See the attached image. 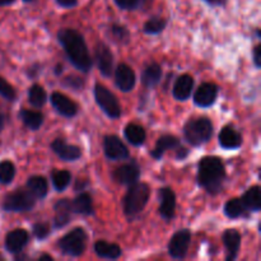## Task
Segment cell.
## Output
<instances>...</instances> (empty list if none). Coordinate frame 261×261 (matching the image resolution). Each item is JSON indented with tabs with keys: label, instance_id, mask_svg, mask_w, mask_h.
I'll return each instance as SVG.
<instances>
[{
	"label": "cell",
	"instance_id": "1",
	"mask_svg": "<svg viewBox=\"0 0 261 261\" xmlns=\"http://www.w3.org/2000/svg\"><path fill=\"white\" fill-rule=\"evenodd\" d=\"M58 41L63 46L64 53L74 68L82 73H88L91 70L93 60L89 55L88 46L81 32L71 28H63L58 32Z\"/></svg>",
	"mask_w": 261,
	"mask_h": 261
},
{
	"label": "cell",
	"instance_id": "2",
	"mask_svg": "<svg viewBox=\"0 0 261 261\" xmlns=\"http://www.w3.org/2000/svg\"><path fill=\"white\" fill-rule=\"evenodd\" d=\"M198 185L211 195H217L223 189L226 181V167L222 158L217 155H206L200 160L196 175Z\"/></svg>",
	"mask_w": 261,
	"mask_h": 261
},
{
	"label": "cell",
	"instance_id": "3",
	"mask_svg": "<svg viewBox=\"0 0 261 261\" xmlns=\"http://www.w3.org/2000/svg\"><path fill=\"white\" fill-rule=\"evenodd\" d=\"M150 198V188L145 182H135L129 185L126 194L124 196V213L129 218L142 213Z\"/></svg>",
	"mask_w": 261,
	"mask_h": 261
},
{
	"label": "cell",
	"instance_id": "4",
	"mask_svg": "<svg viewBox=\"0 0 261 261\" xmlns=\"http://www.w3.org/2000/svg\"><path fill=\"white\" fill-rule=\"evenodd\" d=\"M214 133L213 122L208 117H196L189 120L184 126V137L193 147H200L212 139Z\"/></svg>",
	"mask_w": 261,
	"mask_h": 261
},
{
	"label": "cell",
	"instance_id": "5",
	"mask_svg": "<svg viewBox=\"0 0 261 261\" xmlns=\"http://www.w3.org/2000/svg\"><path fill=\"white\" fill-rule=\"evenodd\" d=\"M87 240H88V236H87V232L84 231V228L75 227L59 240L58 246L64 255L78 257L83 255L84 250H86Z\"/></svg>",
	"mask_w": 261,
	"mask_h": 261
},
{
	"label": "cell",
	"instance_id": "6",
	"mask_svg": "<svg viewBox=\"0 0 261 261\" xmlns=\"http://www.w3.org/2000/svg\"><path fill=\"white\" fill-rule=\"evenodd\" d=\"M36 198L24 189H18L8 194L3 200V209L5 212H13V213H24L31 212L35 208Z\"/></svg>",
	"mask_w": 261,
	"mask_h": 261
},
{
	"label": "cell",
	"instance_id": "7",
	"mask_svg": "<svg viewBox=\"0 0 261 261\" xmlns=\"http://www.w3.org/2000/svg\"><path fill=\"white\" fill-rule=\"evenodd\" d=\"M94 99L98 105L99 109L110 117V119H119L121 116V106H120L119 99L116 98L114 93L101 83L94 84L93 89Z\"/></svg>",
	"mask_w": 261,
	"mask_h": 261
},
{
	"label": "cell",
	"instance_id": "8",
	"mask_svg": "<svg viewBox=\"0 0 261 261\" xmlns=\"http://www.w3.org/2000/svg\"><path fill=\"white\" fill-rule=\"evenodd\" d=\"M191 244V232L189 229H180L171 237L167 251L172 259L182 260L188 255Z\"/></svg>",
	"mask_w": 261,
	"mask_h": 261
},
{
	"label": "cell",
	"instance_id": "9",
	"mask_svg": "<svg viewBox=\"0 0 261 261\" xmlns=\"http://www.w3.org/2000/svg\"><path fill=\"white\" fill-rule=\"evenodd\" d=\"M103 152L110 161H124L130 157V152L125 143L117 135L112 134L105 137Z\"/></svg>",
	"mask_w": 261,
	"mask_h": 261
},
{
	"label": "cell",
	"instance_id": "10",
	"mask_svg": "<svg viewBox=\"0 0 261 261\" xmlns=\"http://www.w3.org/2000/svg\"><path fill=\"white\" fill-rule=\"evenodd\" d=\"M140 178V167L134 160L130 162L124 163L115 168L112 172V180L120 185H132V184L138 182Z\"/></svg>",
	"mask_w": 261,
	"mask_h": 261
},
{
	"label": "cell",
	"instance_id": "11",
	"mask_svg": "<svg viewBox=\"0 0 261 261\" xmlns=\"http://www.w3.org/2000/svg\"><path fill=\"white\" fill-rule=\"evenodd\" d=\"M219 87L212 82H205L198 87L196 92L194 93V103L201 109H208L213 106L214 102L218 97Z\"/></svg>",
	"mask_w": 261,
	"mask_h": 261
},
{
	"label": "cell",
	"instance_id": "12",
	"mask_svg": "<svg viewBox=\"0 0 261 261\" xmlns=\"http://www.w3.org/2000/svg\"><path fill=\"white\" fill-rule=\"evenodd\" d=\"M94 59H96L99 73L103 76L111 75L114 71V54L106 43H97V46L94 47Z\"/></svg>",
	"mask_w": 261,
	"mask_h": 261
},
{
	"label": "cell",
	"instance_id": "13",
	"mask_svg": "<svg viewBox=\"0 0 261 261\" xmlns=\"http://www.w3.org/2000/svg\"><path fill=\"white\" fill-rule=\"evenodd\" d=\"M50 102L53 105L54 110L60 116L66 117V119H71L78 112V105L73 99L69 98L68 96L60 93V92H54L50 96Z\"/></svg>",
	"mask_w": 261,
	"mask_h": 261
},
{
	"label": "cell",
	"instance_id": "14",
	"mask_svg": "<svg viewBox=\"0 0 261 261\" xmlns=\"http://www.w3.org/2000/svg\"><path fill=\"white\" fill-rule=\"evenodd\" d=\"M115 84L122 92H130L137 84V75L132 66L121 63L115 69Z\"/></svg>",
	"mask_w": 261,
	"mask_h": 261
},
{
	"label": "cell",
	"instance_id": "15",
	"mask_svg": "<svg viewBox=\"0 0 261 261\" xmlns=\"http://www.w3.org/2000/svg\"><path fill=\"white\" fill-rule=\"evenodd\" d=\"M28 242H30L28 232L23 228H15L5 236L4 245L8 252L13 255H18L22 254L23 249L27 246Z\"/></svg>",
	"mask_w": 261,
	"mask_h": 261
},
{
	"label": "cell",
	"instance_id": "16",
	"mask_svg": "<svg viewBox=\"0 0 261 261\" xmlns=\"http://www.w3.org/2000/svg\"><path fill=\"white\" fill-rule=\"evenodd\" d=\"M160 199V216L166 222H171L175 217L176 212V195L171 188H162L158 193Z\"/></svg>",
	"mask_w": 261,
	"mask_h": 261
},
{
	"label": "cell",
	"instance_id": "17",
	"mask_svg": "<svg viewBox=\"0 0 261 261\" xmlns=\"http://www.w3.org/2000/svg\"><path fill=\"white\" fill-rule=\"evenodd\" d=\"M51 149L60 160L66 161V162H74V161H78L82 157L81 148L76 147V145L69 144L61 138L54 139V142L51 143Z\"/></svg>",
	"mask_w": 261,
	"mask_h": 261
},
{
	"label": "cell",
	"instance_id": "18",
	"mask_svg": "<svg viewBox=\"0 0 261 261\" xmlns=\"http://www.w3.org/2000/svg\"><path fill=\"white\" fill-rule=\"evenodd\" d=\"M218 142L219 145H221L223 149L233 150L239 149L240 147L244 143V139H242V135L233 125H226L223 126V129L221 130L218 135Z\"/></svg>",
	"mask_w": 261,
	"mask_h": 261
},
{
	"label": "cell",
	"instance_id": "19",
	"mask_svg": "<svg viewBox=\"0 0 261 261\" xmlns=\"http://www.w3.org/2000/svg\"><path fill=\"white\" fill-rule=\"evenodd\" d=\"M222 241L227 251V261H233L239 256L240 247H241V233L234 228H228L222 234Z\"/></svg>",
	"mask_w": 261,
	"mask_h": 261
},
{
	"label": "cell",
	"instance_id": "20",
	"mask_svg": "<svg viewBox=\"0 0 261 261\" xmlns=\"http://www.w3.org/2000/svg\"><path fill=\"white\" fill-rule=\"evenodd\" d=\"M54 212H55L54 227L58 229L64 228V227L70 223L71 213H73L71 201L69 199H60V200H58L54 204Z\"/></svg>",
	"mask_w": 261,
	"mask_h": 261
},
{
	"label": "cell",
	"instance_id": "21",
	"mask_svg": "<svg viewBox=\"0 0 261 261\" xmlns=\"http://www.w3.org/2000/svg\"><path fill=\"white\" fill-rule=\"evenodd\" d=\"M181 144L180 139L177 137L172 134H163L158 138V140L155 142L154 148L150 150V157L154 158L155 161L162 160V157L165 155V153L167 150H173Z\"/></svg>",
	"mask_w": 261,
	"mask_h": 261
},
{
	"label": "cell",
	"instance_id": "22",
	"mask_svg": "<svg viewBox=\"0 0 261 261\" xmlns=\"http://www.w3.org/2000/svg\"><path fill=\"white\" fill-rule=\"evenodd\" d=\"M194 78L190 74H182L176 79L172 88V94L177 101H188L194 89Z\"/></svg>",
	"mask_w": 261,
	"mask_h": 261
},
{
	"label": "cell",
	"instance_id": "23",
	"mask_svg": "<svg viewBox=\"0 0 261 261\" xmlns=\"http://www.w3.org/2000/svg\"><path fill=\"white\" fill-rule=\"evenodd\" d=\"M162 66L157 63H150L142 73V84L148 89H153L162 81Z\"/></svg>",
	"mask_w": 261,
	"mask_h": 261
},
{
	"label": "cell",
	"instance_id": "24",
	"mask_svg": "<svg viewBox=\"0 0 261 261\" xmlns=\"http://www.w3.org/2000/svg\"><path fill=\"white\" fill-rule=\"evenodd\" d=\"M25 188H27V190L35 196L36 200H42V199H45L46 196H47L48 185H47V180H46L43 176H40V175L31 176V177L27 180Z\"/></svg>",
	"mask_w": 261,
	"mask_h": 261
},
{
	"label": "cell",
	"instance_id": "25",
	"mask_svg": "<svg viewBox=\"0 0 261 261\" xmlns=\"http://www.w3.org/2000/svg\"><path fill=\"white\" fill-rule=\"evenodd\" d=\"M71 209H73V213L81 214V216H92V214H94L93 200H92L91 194H78L71 200Z\"/></svg>",
	"mask_w": 261,
	"mask_h": 261
},
{
	"label": "cell",
	"instance_id": "26",
	"mask_svg": "<svg viewBox=\"0 0 261 261\" xmlns=\"http://www.w3.org/2000/svg\"><path fill=\"white\" fill-rule=\"evenodd\" d=\"M94 252L98 257L101 259H107V260H116L121 256L122 251L121 247L116 244H109L105 240H99L94 244L93 246Z\"/></svg>",
	"mask_w": 261,
	"mask_h": 261
},
{
	"label": "cell",
	"instance_id": "27",
	"mask_svg": "<svg viewBox=\"0 0 261 261\" xmlns=\"http://www.w3.org/2000/svg\"><path fill=\"white\" fill-rule=\"evenodd\" d=\"M124 135L125 139L134 147H140L144 144L145 139H147V133H145L144 127L135 122H130L125 126Z\"/></svg>",
	"mask_w": 261,
	"mask_h": 261
},
{
	"label": "cell",
	"instance_id": "28",
	"mask_svg": "<svg viewBox=\"0 0 261 261\" xmlns=\"http://www.w3.org/2000/svg\"><path fill=\"white\" fill-rule=\"evenodd\" d=\"M241 200L244 203L245 208L252 213H257L261 211V198H260V186L254 185L245 191L241 196Z\"/></svg>",
	"mask_w": 261,
	"mask_h": 261
},
{
	"label": "cell",
	"instance_id": "29",
	"mask_svg": "<svg viewBox=\"0 0 261 261\" xmlns=\"http://www.w3.org/2000/svg\"><path fill=\"white\" fill-rule=\"evenodd\" d=\"M19 119L22 120L24 126L27 129L32 130V132L40 129L43 124V115L40 111H36V110L22 109L19 111Z\"/></svg>",
	"mask_w": 261,
	"mask_h": 261
},
{
	"label": "cell",
	"instance_id": "30",
	"mask_svg": "<svg viewBox=\"0 0 261 261\" xmlns=\"http://www.w3.org/2000/svg\"><path fill=\"white\" fill-rule=\"evenodd\" d=\"M247 213H249V211L245 208L241 198L229 199V200L224 204V214H226L227 218L237 219L241 218V217H246Z\"/></svg>",
	"mask_w": 261,
	"mask_h": 261
},
{
	"label": "cell",
	"instance_id": "31",
	"mask_svg": "<svg viewBox=\"0 0 261 261\" xmlns=\"http://www.w3.org/2000/svg\"><path fill=\"white\" fill-rule=\"evenodd\" d=\"M51 181L58 193H63L71 181V173L68 170H54L51 172Z\"/></svg>",
	"mask_w": 261,
	"mask_h": 261
},
{
	"label": "cell",
	"instance_id": "32",
	"mask_svg": "<svg viewBox=\"0 0 261 261\" xmlns=\"http://www.w3.org/2000/svg\"><path fill=\"white\" fill-rule=\"evenodd\" d=\"M28 101L36 109H40L47 101V93H46L45 88L40 84H33L31 88L28 89Z\"/></svg>",
	"mask_w": 261,
	"mask_h": 261
},
{
	"label": "cell",
	"instance_id": "33",
	"mask_svg": "<svg viewBox=\"0 0 261 261\" xmlns=\"http://www.w3.org/2000/svg\"><path fill=\"white\" fill-rule=\"evenodd\" d=\"M166 27H167V19H165L162 17H158V15H154V17L149 18L144 23L143 31L147 35H160V33H162L165 31Z\"/></svg>",
	"mask_w": 261,
	"mask_h": 261
},
{
	"label": "cell",
	"instance_id": "34",
	"mask_svg": "<svg viewBox=\"0 0 261 261\" xmlns=\"http://www.w3.org/2000/svg\"><path fill=\"white\" fill-rule=\"evenodd\" d=\"M110 36L116 43L125 45L130 40V31L127 30L126 25L120 24V23H112L110 25Z\"/></svg>",
	"mask_w": 261,
	"mask_h": 261
},
{
	"label": "cell",
	"instance_id": "35",
	"mask_svg": "<svg viewBox=\"0 0 261 261\" xmlns=\"http://www.w3.org/2000/svg\"><path fill=\"white\" fill-rule=\"evenodd\" d=\"M15 177V166L10 161H3L0 162V184L8 185L12 182Z\"/></svg>",
	"mask_w": 261,
	"mask_h": 261
},
{
	"label": "cell",
	"instance_id": "36",
	"mask_svg": "<svg viewBox=\"0 0 261 261\" xmlns=\"http://www.w3.org/2000/svg\"><path fill=\"white\" fill-rule=\"evenodd\" d=\"M32 233L40 241L47 239L51 233L50 224L46 223V222H37V223H35L32 226Z\"/></svg>",
	"mask_w": 261,
	"mask_h": 261
},
{
	"label": "cell",
	"instance_id": "37",
	"mask_svg": "<svg viewBox=\"0 0 261 261\" xmlns=\"http://www.w3.org/2000/svg\"><path fill=\"white\" fill-rule=\"evenodd\" d=\"M0 96L7 99V101H14L15 97H17V92L13 88L12 84L5 81L4 78H2V76H0Z\"/></svg>",
	"mask_w": 261,
	"mask_h": 261
},
{
	"label": "cell",
	"instance_id": "38",
	"mask_svg": "<svg viewBox=\"0 0 261 261\" xmlns=\"http://www.w3.org/2000/svg\"><path fill=\"white\" fill-rule=\"evenodd\" d=\"M63 86L73 91H82L84 88V79L78 75H68L63 79Z\"/></svg>",
	"mask_w": 261,
	"mask_h": 261
},
{
	"label": "cell",
	"instance_id": "39",
	"mask_svg": "<svg viewBox=\"0 0 261 261\" xmlns=\"http://www.w3.org/2000/svg\"><path fill=\"white\" fill-rule=\"evenodd\" d=\"M114 2L122 10H137L142 7L144 0H114Z\"/></svg>",
	"mask_w": 261,
	"mask_h": 261
},
{
	"label": "cell",
	"instance_id": "40",
	"mask_svg": "<svg viewBox=\"0 0 261 261\" xmlns=\"http://www.w3.org/2000/svg\"><path fill=\"white\" fill-rule=\"evenodd\" d=\"M173 150H175V157H176V160H178V161L185 160V158L189 155V152H190V150H189L188 148L182 147V145H181V144L178 145V147L176 148V149H173Z\"/></svg>",
	"mask_w": 261,
	"mask_h": 261
},
{
	"label": "cell",
	"instance_id": "41",
	"mask_svg": "<svg viewBox=\"0 0 261 261\" xmlns=\"http://www.w3.org/2000/svg\"><path fill=\"white\" fill-rule=\"evenodd\" d=\"M261 46L260 45H256L254 47V50H252V59H254V64L255 66H256L257 69L261 68Z\"/></svg>",
	"mask_w": 261,
	"mask_h": 261
},
{
	"label": "cell",
	"instance_id": "42",
	"mask_svg": "<svg viewBox=\"0 0 261 261\" xmlns=\"http://www.w3.org/2000/svg\"><path fill=\"white\" fill-rule=\"evenodd\" d=\"M56 4L61 8H65V9H70V8L76 7L78 4V0H55Z\"/></svg>",
	"mask_w": 261,
	"mask_h": 261
},
{
	"label": "cell",
	"instance_id": "43",
	"mask_svg": "<svg viewBox=\"0 0 261 261\" xmlns=\"http://www.w3.org/2000/svg\"><path fill=\"white\" fill-rule=\"evenodd\" d=\"M41 69H42V68H41L40 64H35V65H32V66H30V68H28L27 75L30 76L31 79L37 78L38 74H40V71H41Z\"/></svg>",
	"mask_w": 261,
	"mask_h": 261
},
{
	"label": "cell",
	"instance_id": "44",
	"mask_svg": "<svg viewBox=\"0 0 261 261\" xmlns=\"http://www.w3.org/2000/svg\"><path fill=\"white\" fill-rule=\"evenodd\" d=\"M87 185H88V181H87V178H79V180H76L75 185H74V190L82 191L87 188Z\"/></svg>",
	"mask_w": 261,
	"mask_h": 261
},
{
	"label": "cell",
	"instance_id": "45",
	"mask_svg": "<svg viewBox=\"0 0 261 261\" xmlns=\"http://www.w3.org/2000/svg\"><path fill=\"white\" fill-rule=\"evenodd\" d=\"M204 2L208 3L209 5H213V7H223V5H226L227 0H204Z\"/></svg>",
	"mask_w": 261,
	"mask_h": 261
},
{
	"label": "cell",
	"instance_id": "46",
	"mask_svg": "<svg viewBox=\"0 0 261 261\" xmlns=\"http://www.w3.org/2000/svg\"><path fill=\"white\" fill-rule=\"evenodd\" d=\"M64 68L61 64H58V65H55V69H54V73H55V75H60L61 73H63Z\"/></svg>",
	"mask_w": 261,
	"mask_h": 261
},
{
	"label": "cell",
	"instance_id": "47",
	"mask_svg": "<svg viewBox=\"0 0 261 261\" xmlns=\"http://www.w3.org/2000/svg\"><path fill=\"white\" fill-rule=\"evenodd\" d=\"M38 260L40 261H53L54 257L48 254H42L40 257H38Z\"/></svg>",
	"mask_w": 261,
	"mask_h": 261
},
{
	"label": "cell",
	"instance_id": "48",
	"mask_svg": "<svg viewBox=\"0 0 261 261\" xmlns=\"http://www.w3.org/2000/svg\"><path fill=\"white\" fill-rule=\"evenodd\" d=\"M4 126H5V116L0 112V133L3 132Z\"/></svg>",
	"mask_w": 261,
	"mask_h": 261
},
{
	"label": "cell",
	"instance_id": "49",
	"mask_svg": "<svg viewBox=\"0 0 261 261\" xmlns=\"http://www.w3.org/2000/svg\"><path fill=\"white\" fill-rule=\"evenodd\" d=\"M15 0H0V7H7V5L13 4Z\"/></svg>",
	"mask_w": 261,
	"mask_h": 261
},
{
	"label": "cell",
	"instance_id": "50",
	"mask_svg": "<svg viewBox=\"0 0 261 261\" xmlns=\"http://www.w3.org/2000/svg\"><path fill=\"white\" fill-rule=\"evenodd\" d=\"M256 36H257V38H260V37H261V33H260V30H259V28H257V30H256Z\"/></svg>",
	"mask_w": 261,
	"mask_h": 261
},
{
	"label": "cell",
	"instance_id": "51",
	"mask_svg": "<svg viewBox=\"0 0 261 261\" xmlns=\"http://www.w3.org/2000/svg\"><path fill=\"white\" fill-rule=\"evenodd\" d=\"M23 2H24V3H32L33 0H23Z\"/></svg>",
	"mask_w": 261,
	"mask_h": 261
}]
</instances>
